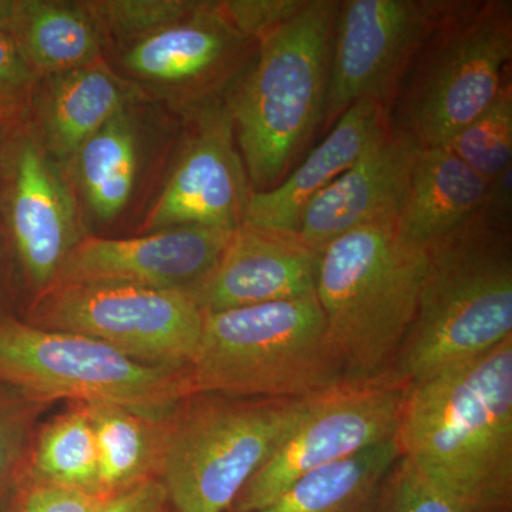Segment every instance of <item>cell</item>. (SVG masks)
<instances>
[{"label": "cell", "mask_w": 512, "mask_h": 512, "mask_svg": "<svg viewBox=\"0 0 512 512\" xmlns=\"http://www.w3.org/2000/svg\"><path fill=\"white\" fill-rule=\"evenodd\" d=\"M397 444L424 477L484 512L512 501V338L410 387Z\"/></svg>", "instance_id": "obj_1"}, {"label": "cell", "mask_w": 512, "mask_h": 512, "mask_svg": "<svg viewBox=\"0 0 512 512\" xmlns=\"http://www.w3.org/2000/svg\"><path fill=\"white\" fill-rule=\"evenodd\" d=\"M427 255L416 318L386 376L409 389L512 338L511 222L483 210Z\"/></svg>", "instance_id": "obj_2"}, {"label": "cell", "mask_w": 512, "mask_h": 512, "mask_svg": "<svg viewBox=\"0 0 512 512\" xmlns=\"http://www.w3.org/2000/svg\"><path fill=\"white\" fill-rule=\"evenodd\" d=\"M339 2L308 0L225 96L252 191L288 177L322 120Z\"/></svg>", "instance_id": "obj_3"}, {"label": "cell", "mask_w": 512, "mask_h": 512, "mask_svg": "<svg viewBox=\"0 0 512 512\" xmlns=\"http://www.w3.org/2000/svg\"><path fill=\"white\" fill-rule=\"evenodd\" d=\"M429 255L397 222L359 227L319 252L315 295L349 382L383 379L409 335Z\"/></svg>", "instance_id": "obj_4"}, {"label": "cell", "mask_w": 512, "mask_h": 512, "mask_svg": "<svg viewBox=\"0 0 512 512\" xmlns=\"http://www.w3.org/2000/svg\"><path fill=\"white\" fill-rule=\"evenodd\" d=\"M192 394L299 399L348 383L315 293L205 313Z\"/></svg>", "instance_id": "obj_5"}, {"label": "cell", "mask_w": 512, "mask_h": 512, "mask_svg": "<svg viewBox=\"0 0 512 512\" xmlns=\"http://www.w3.org/2000/svg\"><path fill=\"white\" fill-rule=\"evenodd\" d=\"M510 0H456L394 99L392 121L421 148L446 147L511 77Z\"/></svg>", "instance_id": "obj_6"}, {"label": "cell", "mask_w": 512, "mask_h": 512, "mask_svg": "<svg viewBox=\"0 0 512 512\" xmlns=\"http://www.w3.org/2000/svg\"><path fill=\"white\" fill-rule=\"evenodd\" d=\"M319 394L299 399L204 393L187 397L171 421L161 476L173 512L231 510L245 485L275 456Z\"/></svg>", "instance_id": "obj_7"}, {"label": "cell", "mask_w": 512, "mask_h": 512, "mask_svg": "<svg viewBox=\"0 0 512 512\" xmlns=\"http://www.w3.org/2000/svg\"><path fill=\"white\" fill-rule=\"evenodd\" d=\"M0 384L35 402L114 404L171 417L191 396L188 369L150 366L99 340L0 316Z\"/></svg>", "instance_id": "obj_8"}, {"label": "cell", "mask_w": 512, "mask_h": 512, "mask_svg": "<svg viewBox=\"0 0 512 512\" xmlns=\"http://www.w3.org/2000/svg\"><path fill=\"white\" fill-rule=\"evenodd\" d=\"M205 313L187 291L56 284L37 295L30 325L99 340L144 365L188 369Z\"/></svg>", "instance_id": "obj_9"}, {"label": "cell", "mask_w": 512, "mask_h": 512, "mask_svg": "<svg viewBox=\"0 0 512 512\" xmlns=\"http://www.w3.org/2000/svg\"><path fill=\"white\" fill-rule=\"evenodd\" d=\"M456 0L339 2L320 131L328 133L356 101L372 99L392 113L414 57Z\"/></svg>", "instance_id": "obj_10"}, {"label": "cell", "mask_w": 512, "mask_h": 512, "mask_svg": "<svg viewBox=\"0 0 512 512\" xmlns=\"http://www.w3.org/2000/svg\"><path fill=\"white\" fill-rule=\"evenodd\" d=\"M409 387L348 382L319 394L288 440L245 485L228 512H255L299 478L396 439Z\"/></svg>", "instance_id": "obj_11"}, {"label": "cell", "mask_w": 512, "mask_h": 512, "mask_svg": "<svg viewBox=\"0 0 512 512\" xmlns=\"http://www.w3.org/2000/svg\"><path fill=\"white\" fill-rule=\"evenodd\" d=\"M218 9L200 2L190 16L124 46L120 64L134 86H147L191 113L225 99L256 55Z\"/></svg>", "instance_id": "obj_12"}, {"label": "cell", "mask_w": 512, "mask_h": 512, "mask_svg": "<svg viewBox=\"0 0 512 512\" xmlns=\"http://www.w3.org/2000/svg\"><path fill=\"white\" fill-rule=\"evenodd\" d=\"M32 127L10 137L0 174V214L13 256L40 295L84 235L69 185Z\"/></svg>", "instance_id": "obj_13"}, {"label": "cell", "mask_w": 512, "mask_h": 512, "mask_svg": "<svg viewBox=\"0 0 512 512\" xmlns=\"http://www.w3.org/2000/svg\"><path fill=\"white\" fill-rule=\"evenodd\" d=\"M192 127L164 191L141 231L202 225L237 231L244 222L252 188L235 146L234 124L225 99L191 111Z\"/></svg>", "instance_id": "obj_14"}, {"label": "cell", "mask_w": 512, "mask_h": 512, "mask_svg": "<svg viewBox=\"0 0 512 512\" xmlns=\"http://www.w3.org/2000/svg\"><path fill=\"white\" fill-rule=\"evenodd\" d=\"M235 231L184 225L136 238L84 235L55 284H123L191 292L210 275Z\"/></svg>", "instance_id": "obj_15"}, {"label": "cell", "mask_w": 512, "mask_h": 512, "mask_svg": "<svg viewBox=\"0 0 512 512\" xmlns=\"http://www.w3.org/2000/svg\"><path fill=\"white\" fill-rule=\"evenodd\" d=\"M420 150L390 119L355 163L309 202L299 238L320 252L353 229L397 222Z\"/></svg>", "instance_id": "obj_16"}, {"label": "cell", "mask_w": 512, "mask_h": 512, "mask_svg": "<svg viewBox=\"0 0 512 512\" xmlns=\"http://www.w3.org/2000/svg\"><path fill=\"white\" fill-rule=\"evenodd\" d=\"M318 262L298 234L241 225L190 293L204 313L302 298L315 293Z\"/></svg>", "instance_id": "obj_17"}, {"label": "cell", "mask_w": 512, "mask_h": 512, "mask_svg": "<svg viewBox=\"0 0 512 512\" xmlns=\"http://www.w3.org/2000/svg\"><path fill=\"white\" fill-rule=\"evenodd\" d=\"M390 119V111L379 101H356L285 180L271 190L252 191L242 225L298 234L309 202L355 163Z\"/></svg>", "instance_id": "obj_18"}, {"label": "cell", "mask_w": 512, "mask_h": 512, "mask_svg": "<svg viewBox=\"0 0 512 512\" xmlns=\"http://www.w3.org/2000/svg\"><path fill=\"white\" fill-rule=\"evenodd\" d=\"M137 96V87L117 76L106 60L52 74L37 84L30 127L53 161H72Z\"/></svg>", "instance_id": "obj_19"}, {"label": "cell", "mask_w": 512, "mask_h": 512, "mask_svg": "<svg viewBox=\"0 0 512 512\" xmlns=\"http://www.w3.org/2000/svg\"><path fill=\"white\" fill-rule=\"evenodd\" d=\"M488 183L447 147L421 148L399 220L400 237L420 248L483 212Z\"/></svg>", "instance_id": "obj_20"}, {"label": "cell", "mask_w": 512, "mask_h": 512, "mask_svg": "<svg viewBox=\"0 0 512 512\" xmlns=\"http://www.w3.org/2000/svg\"><path fill=\"white\" fill-rule=\"evenodd\" d=\"M5 32L39 79L104 60L103 37L86 2L15 0Z\"/></svg>", "instance_id": "obj_21"}, {"label": "cell", "mask_w": 512, "mask_h": 512, "mask_svg": "<svg viewBox=\"0 0 512 512\" xmlns=\"http://www.w3.org/2000/svg\"><path fill=\"white\" fill-rule=\"evenodd\" d=\"M99 450L97 494L106 498L163 476L171 417L114 404H87Z\"/></svg>", "instance_id": "obj_22"}, {"label": "cell", "mask_w": 512, "mask_h": 512, "mask_svg": "<svg viewBox=\"0 0 512 512\" xmlns=\"http://www.w3.org/2000/svg\"><path fill=\"white\" fill-rule=\"evenodd\" d=\"M399 457L396 437L306 474L255 512H375L384 480Z\"/></svg>", "instance_id": "obj_23"}, {"label": "cell", "mask_w": 512, "mask_h": 512, "mask_svg": "<svg viewBox=\"0 0 512 512\" xmlns=\"http://www.w3.org/2000/svg\"><path fill=\"white\" fill-rule=\"evenodd\" d=\"M72 161L94 217L116 218L130 200L137 177V133L130 111H121L101 127Z\"/></svg>", "instance_id": "obj_24"}, {"label": "cell", "mask_w": 512, "mask_h": 512, "mask_svg": "<svg viewBox=\"0 0 512 512\" xmlns=\"http://www.w3.org/2000/svg\"><path fill=\"white\" fill-rule=\"evenodd\" d=\"M22 481L62 485L99 495V450L87 404L72 403L66 412L39 430L19 483Z\"/></svg>", "instance_id": "obj_25"}, {"label": "cell", "mask_w": 512, "mask_h": 512, "mask_svg": "<svg viewBox=\"0 0 512 512\" xmlns=\"http://www.w3.org/2000/svg\"><path fill=\"white\" fill-rule=\"evenodd\" d=\"M446 147L487 183L511 167V77L505 80L493 103L476 120L464 127Z\"/></svg>", "instance_id": "obj_26"}, {"label": "cell", "mask_w": 512, "mask_h": 512, "mask_svg": "<svg viewBox=\"0 0 512 512\" xmlns=\"http://www.w3.org/2000/svg\"><path fill=\"white\" fill-rule=\"evenodd\" d=\"M87 8L106 40L131 45L180 22L200 6L198 0H89Z\"/></svg>", "instance_id": "obj_27"}, {"label": "cell", "mask_w": 512, "mask_h": 512, "mask_svg": "<svg viewBox=\"0 0 512 512\" xmlns=\"http://www.w3.org/2000/svg\"><path fill=\"white\" fill-rule=\"evenodd\" d=\"M375 512H484L444 490L407 458L396 461L384 480Z\"/></svg>", "instance_id": "obj_28"}, {"label": "cell", "mask_w": 512, "mask_h": 512, "mask_svg": "<svg viewBox=\"0 0 512 512\" xmlns=\"http://www.w3.org/2000/svg\"><path fill=\"white\" fill-rule=\"evenodd\" d=\"M39 80L15 40L0 29V124L9 136L32 123Z\"/></svg>", "instance_id": "obj_29"}, {"label": "cell", "mask_w": 512, "mask_h": 512, "mask_svg": "<svg viewBox=\"0 0 512 512\" xmlns=\"http://www.w3.org/2000/svg\"><path fill=\"white\" fill-rule=\"evenodd\" d=\"M47 406L18 392L0 397V495L18 487L32 446L33 423Z\"/></svg>", "instance_id": "obj_30"}, {"label": "cell", "mask_w": 512, "mask_h": 512, "mask_svg": "<svg viewBox=\"0 0 512 512\" xmlns=\"http://www.w3.org/2000/svg\"><path fill=\"white\" fill-rule=\"evenodd\" d=\"M308 0H224L217 2L224 18L258 45L295 18Z\"/></svg>", "instance_id": "obj_31"}, {"label": "cell", "mask_w": 512, "mask_h": 512, "mask_svg": "<svg viewBox=\"0 0 512 512\" xmlns=\"http://www.w3.org/2000/svg\"><path fill=\"white\" fill-rule=\"evenodd\" d=\"M101 501L103 497L76 488L22 481L9 512H96Z\"/></svg>", "instance_id": "obj_32"}, {"label": "cell", "mask_w": 512, "mask_h": 512, "mask_svg": "<svg viewBox=\"0 0 512 512\" xmlns=\"http://www.w3.org/2000/svg\"><path fill=\"white\" fill-rule=\"evenodd\" d=\"M96 512H173L160 478L103 498Z\"/></svg>", "instance_id": "obj_33"}, {"label": "cell", "mask_w": 512, "mask_h": 512, "mask_svg": "<svg viewBox=\"0 0 512 512\" xmlns=\"http://www.w3.org/2000/svg\"><path fill=\"white\" fill-rule=\"evenodd\" d=\"M8 258L15 259V256H13L12 247H10L5 222H3L2 214H0V284H2L3 264Z\"/></svg>", "instance_id": "obj_34"}, {"label": "cell", "mask_w": 512, "mask_h": 512, "mask_svg": "<svg viewBox=\"0 0 512 512\" xmlns=\"http://www.w3.org/2000/svg\"><path fill=\"white\" fill-rule=\"evenodd\" d=\"M13 6H15V0H0V29L3 30L8 25Z\"/></svg>", "instance_id": "obj_35"}, {"label": "cell", "mask_w": 512, "mask_h": 512, "mask_svg": "<svg viewBox=\"0 0 512 512\" xmlns=\"http://www.w3.org/2000/svg\"><path fill=\"white\" fill-rule=\"evenodd\" d=\"M10 137L12 136H9L5 128L0 124V174H2L3 163H5L6 150H8Z\"/></svg>", "instance_id": "obj_36"}]
</instances>
